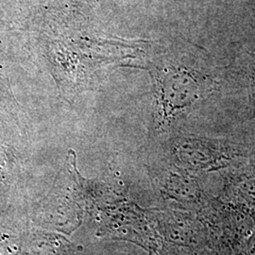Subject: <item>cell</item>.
<instances>
[{
  "label": "cell",
  "mask_w": 255,
  "mask_h": 255,
  "mask_svg": "<svg viewBox=\"0 0 255 255\" xmlns=\"http://www.w3.org/2000/svg\"><path fill=\"white\" fill-rule=\"evenodd\" d=\"M152 75L156 119L161 124L206 100L219 87L217 79L201 67L169 64L155 67Z\"/></svg>",
  "instance_id": "1"
},
{
  "label": "cell",
  "mask_w": 255,
  "mask_h": 255,
  "mask_svg": "<svg viewBox=\"0 0 255 255\" xmlns=\"http://www.w3.org/2000/svg\"><path fill=\"white\" fill-rule=\"evenodd\" d=\"M178 153L188 168L201 172L226 167L243 156L242 149L234 143L202 136L183 138Z\"/></svg>",
  "instance_id": "2"
},
{
  "label": "cell",
  "mask_w": 255,
  "mask_h": 255,
  "mask_svg": "<svg viewBox=\"0 0 255 255\" xmlns=\"http://www.w3.org/2000/svg\"><path fill=\"white\" fill-rule=\"evenodd\" d=\"M237 187L241 193L255 201V167L237 177Z\"/></svg>",
  "instance_id": "3"
}]
</instances>
